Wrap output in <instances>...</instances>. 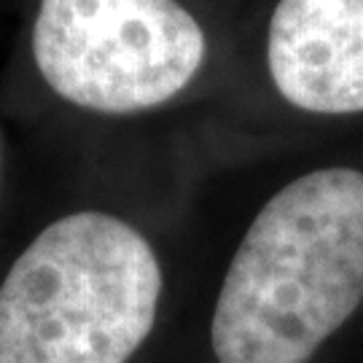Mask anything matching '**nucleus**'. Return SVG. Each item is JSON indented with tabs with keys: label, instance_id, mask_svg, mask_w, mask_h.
I'll use <instances>...</instances> for the list:
<instances>
[{
	"label": "nucleus",
	"instance_id": "obj_4",
	"mask_svg": "<svg viewBox=\"0 0 363 363\" xmlns=\"http://www.w3.org/2000/svg\"><path fill=\"white\" fill-rule=\"evenodd\" d=\"M267 67L298 111L363 113V0H280L267 30Z\"/></svg>",
	"mask_w": 363,
	"mask_h": 363
},
{
	"label": "nucleus",
	"instance_id": "obj_5",
	"mask_svg": "<svg viewBox=\"0 0 363 363\" xmlns=\"http://www.w3.org/2000/svg\"><path fill=\"white\" fill-rule=\"evenodd\" d=\"M0 178H3V132H0Z\"/></svg>",
	"mask_w": 363,
	"mask_h": 363
},
{
	"label": "nucleus",
	"instance_id": "obj_2",
	"mask_svg": "<svg viewBox=\"0 0 363 363\" xmlns=\"http://www.w3.org/2000/svg\"><path fill=\"white\" fill-rule=\"evenodd\" d=\"M164 296L162 253L138 223L62 213L0 274V363H148Z\"/></svg>",
	"mask_w": 363,
	"mask_h": 363
},
{
	"label": "nucleus",
	"instance_id": "obj_3",
	"mask_svg": "<svg viewBox=\"0 0 363 363\" xmlns=\"http://www.w3.org/2000/svg\"><path fill=\"white\" fill-rule=\"evenodd\" d=\"M30 46L60 100L105 116L175 100L208 57L205 30L181 0H40Z\"/></svg>",
	"mask_w": 363,
	"mask_h": 363
},
{
	"label": "nucleus",
	"instance_id": "obj_1",
	"mask_svg": "<svg viewBox=\"0 0 363 363\" xmlns=\"http://www.w3.org/2000/svg\"><path fill=\"white\" fill-rule=\"evenodd\" d=\"M363 307V172L320 167L247 220L210 298L199 363H318Z\"/></svg>",
	"mask_w": 363,
	"mask_h": 363
}]
</instances>
